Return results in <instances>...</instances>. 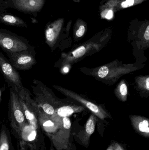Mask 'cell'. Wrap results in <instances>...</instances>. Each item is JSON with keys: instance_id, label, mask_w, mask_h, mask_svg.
<instances>
[{"instance_id": "1", "label": "cell", "mask_w": 149, "mask_h": 150, "mask_svg": "<svg viewBox=\"0 0 149 150\" xmlns=\"http://www.w3.org/2000/svg\"><path fill=\"white\" fill-rule=\"evenodd\" d=\"M9 120L12 132L17 138L22 139L24 129L29 127L22 109L17 93L10 88Z\"/></svg>"}, {"instance_id": "2", "label": "cell", "mask_w": 149, "mask_h": 150, "mask_svg": "<svg viewBox=\"0 0 149 150\" xmlns=\"http://www.w3.org/2000/svg\"><path fill=\"white\" fill-rule=\"evenodd\" d=\"M34 95V100L41 110L48 115L51 116L56 109L53 104L56 100L50 92V89L40 80L34 79L31 86Z\"/></svg>"}, {"instance_id": "3", "label": "cell", "mask_w": 149, "mask_h": 150, "mask_svg": "<svg viewBox=\"0 0 149 150\" xmlns=\"http://www.w3.org/2000/svg\"><path fill=\"white\" fill-rule=\"evenodd\" d=\"M0 47L6 53L34 49L26 39L2 29H0Z\"/></svg>"}, {"instance_id": "4", "label": "cell", "mask_w": 149, "mask_h": 150, "mask_svg": "<svg viewBox=\"0 0 149 150\" xmlns=\"http://www.w3.org/2000/svg\"><path fill=\"white\" fill-rule=\"evenodd\" d=\"M17 93L25 118L30 127L37 131L39 130V124L36 114L38 106L33 99L28 89L24 88Z\"/></svg>"}, {"instance_id": "5", "label": "cell", "mask_w": 149, "mask_h": 150, "mask_svg": "<svg viewBox=\"0 0 149 150\" xmlns=\"http://www.w3.org/2000/svg\"><path fill=\"white\" fill-rule=\"evenodd\" d=\"M0 72L3 76L9 86L16 93H18L23 89L24 87L19 73L1 51Z\"/></svg>"}, {"instance_id": "6", "label": "cell", "mask_w": 149, "mask_h": 150, "mask_svg": "<svg viewBox=\"0 0 149 150\" xmlns=\"http://www.w3.org/2000/svg\"><path fill=\"white\" fill-rule=\"evenodd\" d=\"M6 53L11 65L18 70H28L36 63L34 49Z\"/></svg>"}, {"instance_id": "7", "label": "cell", "mask_w": 149, "mask_h": 150, "mask_svg": "<svg viewBox=\"0 0 149 150\" xmlns=\"http://www.w3.org/2000/svg\"><path fill=\"white\" fill-rule=\"evenodd\" d=\"M62 120L61 127L53 134H46L52 145L57 150L66 149L68 148L71 133V120L68 117H64Z\"/></svg>"}, {"instance_id": "8", "label": "cell", "mask_w": 149, "mask_h": 150, "mask_svg": "<svg viewBox=\"0 0 149 150\" xmlns=\"http://www.w3.org/2000/svg\"><path fill=\"white\" fill-rule=\"evenodd\" d=\"M36 116L39 127H41L45 134H53L57 132L60 128L52 120L51 116L44 112L39 107Z\"/></svg>"}, {"instance_id": "9", "label": "cell", "mask_w": 149, "mask_h": 150, "mask_svg": "<svg viewBox=\"0 0 149 150\" xmlns=\"http://www.w3.org/2000/svg\"><path fill=\"white\" fill-rule=\"evenodd\" d=\"M64 22L63 18H59L47 26L45 30V41L52 47L56 42Z\"/></svg>"}, {"instance_id": "10", "label": "cell", "mask_w": 149, "mask_h": 150, "mask_svg": "<svg viewBox=\"0 0 149 150\" xmlns=\"http://www.w3.org/2000/svg\"><path fill=\"white\" fill-rule=\"evenodd\" d=\"M53 87H55L56 89H57L59 91L63 92L66 93V94H68L71 98H73L76 99V100L80 101V103L85 106L87 108L90 109L92 112L94 114L96 115L98 117L101 119V120H104L105 118L107 116L106 113L104 111H102L100 108L98 106L95 105V104L89 102L87 100H85L84 99L80 98V96L76 95V94H73L70 92H67L65 91V90H64L62 88L57 86H54Z\"/></svg>"}, {"instance_id": "11", "label": "cell", "mask_w": 149, "mask_h": 150, "mask_svg": "<svg viewBox=\"0 0 149 150\" xmlns=\"http://www.w3.org/2000/svg\"><path fill=\"white\" fill-rule=\"evenodd\" d=\"M117 0H102L99 6L100 14L102 18L110 19L116 12Z\"/></svg>"}, {"instance_id": "12", "label": "cell", "mask_w": 149, "mask_h": 150, "mask_svg": "<svg viewBox=\"0 0 149 150\" xmlns=\"http://www.w3.org/2000/svg\"><path fill=\"white\" fill-rule=\"evenodd\" d=\"M45 0H28L14 5L17 9L25 12H35L40 10L44 4Z\"/></svg>"}, {"instance_id": "13", "label": "cell", "mask_w": 149, "mask_h": 150, "mask_svg": "<svg viewBox=\"0 0 149 150\" xmlns=\"http://www.w3.org/2000/svg\"><path fill=\"white\" fill-rule=\"evenodd\" d=\"M13 150L9 130L5 125H3L0 131V150Z\"/></svg>"}, {"instance_id": "14", "label": "cell", "mask_w": 149, "mask_h": 150, "mask_svg": "<svg viewBox=\"0 0 149 150\" xmlns=\"http://www.w3.org/2000/svg\"><path fill=\"white\" fill-rule=\"evenodd\" d=\"M132 124L138 134L146 137H149V121L140 117H134L132 120Z\"/></svg>"}, {"instance_id": "15", "label": "cell", "mask_w": 149, "mask_h": 150, "mask_svg": "<svg viewBox=\"0 0 149 150\" xmlns=\"http://www.w3.org/2000/svg\"><path fill=\"white\" fill-rule=\"evenodd\" d=\"M0 22L16 27H25L28 26L26 23L20 18L4 13L0 14Z\"/></svg>"}, {"instance_id": "16", "label": "cell", "mask_w": 149, "mask_h": 150, "mask_svg": "<svg viewBox=\"0 0 149 150\" xmlns=\"http://www.w3.org/2000/svg\"><path fill=\"white\" fill-rule=\"evenodd\" d=\"M96 119L93 115L90 116L87 122L85 130L81 138L82 143L85 145L88 144L90 137L93 134L95 130Z\"/></svg>"}, {"instance_id": "17", "label": "cell", "mask_w": 149, "mask_h": 150, "mask_svg": "<svg viewBox=\"0 0 149 150\" xmlns=\"http://www.w3.org/2000/svg\"><path fill=\"white\" fill-rule=\"evenodd\" d=\"M146 1L147 0H117L116 12L129 7L138 5Z\"/></svg>"}, {"instance_id": "18", "label": "cell", "mask_w": 149, "mask_h": 150, "mask_svg": "<svg viewBox=\"0 0 149 150\" xmlns=\"http://www.w3.org/2000/svg\"><path fill=\"white\" fill-rule=\"evenodd\" d=\"M37 131L36 137L35 138V140L31 142H27L29 150H42L43 148V140L42 134L41 132L39 130Z\"/></svg>"}, {"instance_id": "19", "label": "cell", "mask_w": 149, "mask_h": 150, "mask_svg": "<svg viewBox=\"0 0 149 150\" xmlns=\"http://www.w3.org/2000/svg\"><path fill=\"white\" fill-rule=\"evenodd\" d=\"M76 29L75 35L78 38H81L85 34L86 31L87 24L84 20L78 18L75 23Z\"/></svg>"}, {"instance_id": "20", "label": "cell", "mask_w": 149, "mask_h": 150, "mask_svg": "<svg viewBox=\"0 0 149 150\" xmlns=\"http://www.w3.org/2000/svg\"><path fill=\"white\" fill-rule=\"evenodd\" d=\"M86 52V49L84 46L80 47L72 52L73 55L75 58H78L83 56Z\"/></svg>"}, {"instance_id": "21", "label": "cell", "mask_w": 149, "mask_h": 150, "mask_svg": "<svg viewBox=\"0 0 149 150\" xmlns=\"http://www.w3.org/2000/svg\"><path fill=\"white\" fill-rule=\"evenodd\" d=\"M10 6L8 1L0 0V14L6 12L7 9Z\"/></svg>"}, {"instance_id": "22", "label": "cell", "mask_w": 149, "mask_h": 150, "mask_svg": "<svg viewBox=\"0 0 149 150\" xmlns=\"http://www.w3.org/2000/svg\"><path fill=\"white\" fill-rule=\"evenodd\" d=\"M108 72H109V69H108V68L104 66V67H102L99 70L98 73V76L100 77L103 78L107 76Z\"/></svg>"}, {"instance_id": "23", "label": "cell", "mask_w": 149, "mask_h": 150, "mask_svg": "<svg viewBox=\"0 0 149 150\" xmlns=\"http://www.w3.org/2000/svg\"><path fill=\"white\" fill-rule=\"evenodd\" d=\"M17 150H29V147L27 144V142L24 139L19 140Z\"/></svg>"}, {"instance_id": "24", "label": "cell", "mask_w": 149, "mask_h": 150, "mask_svg": "<svg viewBox=\"0 0 149 150\" xmlns=\"http://www.w3.org/2000/svg\"><path fill=\"white\" fill-rule=\"evenodd\" d=\"M120 92L122 96H126L127 94V87L125 83L122 84L120 87Z\"/></svg>"}, {"instance_id": "25", "label": "cell", "mask_w": 149, "mask_h": 150, "mask_svg": "<svg viewBox=\"0 0 149 150\" xmlns=\"http://www.w3.org/2000/svg\"><path fill=\"white\" fill-rule=\"evenodd\" d=\"M28 0H9L10 4H12L13 6L16 5V4H18L21 3L23 2L26 1Z\"/></svg>"}, {"instance_id": "26", "label": "cell", "mask_w": 149, "mask_h": 150, "mask_svg": "<svg viewBox=\"0 0 149 150\" xmlns=\"http://www.w3.org/2000/svg\"><path fill=\"white\" fill-rule=\"evenodd\" d=\"M113 147L114 150H124L122 147L117 143L114 144Z\"/></svg>"}, {"instance_id": "27", "label": "cell", "mask_w": 149, "mask_h": 150, "mask_svg": "<svg viewBox=\"0 0 149 150\" xmlns=\"http://www.w3.org/2000/svg\"><path fill=\"white\" fill-rule=\"evenodd\" d=\"M144 38L146 40H149V26L147 27L145 33H144Z\"/></svg>"}, {"instance_id": "28", "label": "cell", "mask_w": 149, "mask_h": 150, "mask_svg": "<svg viewBox=\"0 0 149 150\" xmlns=\"http://www.w3.org/2000/svg\"><path fill=\"white\" fill-rule=\"evenodd\" d=\"M146 88L147 90H149V78L148 77L146 80Z\"/></svg>"}, {"instance_id": "29", "label": "cell", "mask_w": 149, "mask_h": 150, "mask_svg": "<svg viewBox=\"0 0 149 150\" xmlns=\"http://www.w3.org/2000/svg\"><path fill=\"white\" fill-rule=\"evenodd\" d=\"M106 150H114L113 147V145H110Z\"/></svg>"}, {"instance_id": "30", "label": "cell", "mask_w": 149, "mask_h": 150, "mask_svg": "<svg viewBox=\"0 0 149 150\" xmlns=\"http://www.w3.org/2000/svg\"><path fill=\"white\" fill-rule=\"evenodd\" d=\"M64 71L65 73H67L69 71V69H68V68L67 67H64Z\"/></svg>"}, {"instance_id": "31", "label": "cell", "mask_w": 149, "mask_h": 150, "mask_svg": "<svg viewBox=\"0 0 149 150\" xmlns=\"http://www.w3.org/2000/svg\"><path fill=\"white\" fill-rule=\"evenodd\" d=\"M1 100V88H0V103Z\"/></svg>"}, {"instance_id": "32", "label": "cell", "mask_w": 149, "mask_h": 150, "mask_svg": "<svg viewBox=\"0 0 149 150\" xmlns=\"http://www.w3.org/2000/svg\"><path fill=\"white\" fill-rule=\"evenodd\" d=\"M50 150H54V148H53V146H52V144L51 145L50 148Z\"/></svg>"}, {"instance_id": "33", "label": "cell", "mask_w": 149, "mask_h": 150, "mask_svg": "<svg viewBox=\"0 0 149 150\" xmlns=\"http://www.w3.org/2000/svg\"><path fill=\"white\" fill-rule=\"evenodd\" d=\"M73 1L74 2H79L80 1V0H73Z\"/></svg>"}]
</instances>
